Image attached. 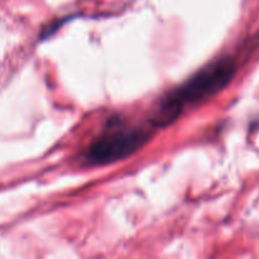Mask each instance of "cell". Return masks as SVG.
Wrapping results in <instances>:
<instances>
[{"mask_svg": "<svg viewBox=\"0 0 259 259\" xmlns=\"http://www.w3.org/2000/svg\"><path fill=\"white\" fill-rule=\"evenodd\" d=\"M237 72L232 58H220L197 71L176 90L167 94L154 110L151 123L163 128L180 118L185 106L201 103L227 88Z\"/></svg>", "mask_w": 259, "mask_h": 259, "instance_id": "cell-1", "label": "cell"}, {"mask_svg": "<svg viewBox=\"0 0 259 259\" xmlns=\"http://www.w3.org/2000/svg\"><path fill=\"white\" fill-rule=\"evenodd\" d=\"M152 137L151 128L133 126L125 128L120 125L109 128L99 136L83 153V161L90 166H105L128 158L146 146Z\"/></svg>", "mask_w": 259, "mask_h": 259, "instance_id": "cell-2", "label": "cell"}]
</instances>
